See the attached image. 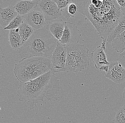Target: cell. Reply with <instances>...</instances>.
<instances>
[{
  "label": "cell",
  "instance_id": "cell-12",
  "mask_svg": "<svg viewBox=\"0 0 125 123\" xmlns=\"http://www.w3.org/2000/svg\"><path fill=\"white\" fill-rule=\"evenodd\" d=\"M66 23V22L64 21L62 19H56L50 22L46 29L59 40L62 37Z\"/></svg>",
  "mask_w": 125,
  "mask_h": 123
},
{
  "label": "cell",
  "instance_id": "cell-7",
  "mask_svg": "<svg viewBox=\"0 0 125 123\" xmlns=\"http://www.w3.org/2000/svg\"><path fill=\"white\" fill-rule=\"evenodd\" d=\"M38 7L47 21L58 19L62 16L61 10L53 0H39Z\"/></svg>",
  "mask_w": 125,
  "mask_h": 123
},
{
  "label": "cell",
  "instance_id": "cell-13",
  "mask_svg": "<svg viewBox=\"0 0 125 123\" xmlns=\"http://www.w3.org/2000/svg\"><path fill=\"white\" fill-rule=\"evenodd\" d=\"M14 7L9 6L4 8L0 9V22L1 26L4 28L7 27L9 24L18 15Z\"/></svg>",
  "mask_w": 125,
  "mask_h": 123
},
{
  "label": "cell",
  "instance_id": "cell-3",
  "mask_svg": "<svg viewBox=\"0 0 125 123\" xmlns=\"http://www.w3.org/2000/svg\"><path fill=\"white\" fill-rule=\"evenodd\" d=\"M58 42L46 29H40L34 31L18 52L22 59L51 57Z\"/></svg>",
  "mask_w": 125,
  "mask_h": 123
},
{
  "label": "cell",
  "instance_id": "cell-5",
  "mask_svg": "<svg viewBox=\"0 0 125 123\" xmlns=\"http://www.w3.org/2000/svg\"><path fill=\"white\" fill-rule=\"evenodd\" d=\"M66 47L65 72L82 71L90 66L89 50L85 45L77 44Z\"/></svg>",
  "mask_w": 125,
  "mask_h": 123
},
{
  "label": "cell",
  "instance_id": "cell-19",
  "mask_svg": "<svg viewBox=\"0 0 125 123\" xmlns=\"http://www.w3.org/2000/svg\"><path fill=\"white\" fill-rule=\"evenodd\" d=\"M18 28L19 33L24 43L27 41L35 31L30 26L25 23L22 24Z\"/></svg>",
  "mask_w": 125,
  "mask_h": 123
},
{
  "label": "cell",
  "instance_id": "cell-17",
  "mask_svg": "<svg viewBox=\"0 0 125 123\" xmlns=\"http://www.w3.org/2000/svg\"><path fill=\"white\" fill-rule=\"evenodd\" d=\"M78 7L73 0L72 3L68 5L66 7L61 10L62 15L68 20L70 18H74L78 12Z\"/></svg>",
  "mask_w": 125,
  "mask_h": 123
},
{
  "label": "cell",
  "instance_id": "cell-9",
  "mask_svg": "<svg viewBox=\"0 0 125 123\" xmlns=\"http://www.w3.org/2000/svg\"><path fill=\"white\" fill-rule=\"evenodd\" d=\"M105 77L111 79L115 83L121 84L125 81V70L118 61L111 62Z\"/></svg>",
  "mask_w": 125,
  "mask_h": 123
},
{
  "label": "cell",
  "instance_id": "cell-16",
  "mask_svg": "<svg viewBox=\"0 0 125 123\" xmlns=\"http://www.w3.org/2000/svg\"><path fill=\"white\" fill-rule=\"evenodd\" d=\"M125 30V13L122 14L119 18V23L114 31L111 33L107 40L108 44H112L113 40L120 35Z\"/></svg>",
  "mask_w": 125,
  "mask_h": 123
},
{
  "label": "cell",
  "instance_id": "cell-25",
  "mask_svg": "<svg viewBox=\"0 0 125 123\" xmlns=\"http://www.w3.org/2000/svg\"><path fill=\"white\" fill-rule=\"evenodd\" d=\"M123 97L124 99H125V87L123 90Z\"/></svg>",
  "mask_w": 125,
  "mask_h": 123
},
{
  "label": "cell",
  "instance_id": "cell-11",
  "mask_svg": "<svg viewBox=\"0 0 125 123\" xmlns=\"http://www.w3.org/2000/svg\"><path fill=\"white\" fill-rule=\"evenodd\" d=\"M105 49L106 48L99 46L91 53L92 61L97 69L110 63L107 60L108 55L104 52Z\"/></svg>",
  "mask_w": 125,
  "mask_h": 123
},
{
  "label": "cell",
  "instance_id": "cell-23",
  "mask_svg": "<svg viewBox=\"0 0 125 123\" xmlns=\"http://www.w3.org/2000/svg\"><path fill=\"white\" fill-rule=\"evenodd\" d=\"M118 61L125 70V51L119 54L118 57Z\"/></svg>",
  "mask_w": 125,
  "mask_h": 123
},
{
  "label": "cell",
  "instance_id": "cell-2",
  "mask_svg": "<svg viewBox=\"0 0 125 123\" xmlns=\"http://www.w3.org/2000/svg\"><path fill=\"white\" fill-rule=\"evenodd\" d=\"M56 72L52 69L32 81L20 83L17 93L20 101L35 106L39 101L43 102L44 98L50 102L57 100L60 86Z\"/></svg>",
  "mask_w": 125,
  "mask_h": 123
},
{
  "label": "cell",
  "instance_id": "cell-15",
  "mask_svg": "<svg viewBox=\"0 0 125 123\" xmlns=\"http://www.w3.org/2000/svg\"><path fill=\"white\" fill-rule=\"evenodd\" d=\"M18 32L19 28H18L10 30L9 34V44L12 49L18 51L25 43Z\"/></svg>",
  "mask_w": 125,
  "mask_h": 123
},
{
  "label": "cell",
  "instance_id": "cell-4",
  "mask_svg": "<svg viewBox=\"0 0 125 123\" xmlns=\"http://www.w3.org/2000/svg\"><path fill=\"white\" fill-rule=\"evenodd\" d=\"M52 68L51 57H33L23 58L16 64L14 72L20 83L30 81L50 71Z\"/></svg>",
  "mask_w": 125,
  "mask_h": 123
},
{
  "label": "cell",
  "instance_id": "cell-21",
  "mask_svg": "<svg viewBox=\"0 0 125 123\" xmlns=\"http://www.w3.org/2000/svg\"><path fill=\"white\" fill-rule=\"evenodd\" d=\"M113 123H125V105L117 111Z\"/></svg>",
  "mask_w": 125,
  "mask_h": 123
},
{
  "label": "cell",
  "instance_id": "cell-18",
  "mask_svg": "<svg viewBox=\"0 0 125 123\" xmlns=\"http://www.w3.org/2000/svg\"><path fill=\"white\" fill-rule=\"evenodd\" d=\"M112 44L113 49L118 53H121L125 51V30L113 40Z\"/></svg>",
  "mask_w": 125,
  "mask_h": 123
},
{
  "label": "cell",
  "instance_id": "cell-22",
  "mask_svg": "<svg viewBox=\"0 0 125 123\" xmlns=\"http://www.w3.org/2000/svg\"><path fill=\"white\" fill-rule=\"evenodd\" d=\"M53 0L56 3L59 9L60 10L66 7L68 5L73 1V0Z\"/></svg>",
  "mask_w": 125,
  "mask_h": 123
},
{
  "label": "cell",
  "instance_id": "cell-6",
  "mask_svg": "<svg viewBox=\"0 0 125 123\" xmlns=\"http://www.w3.org/2000/svg\"><path fill=\"white\" fill-rule=\"evenodd\" d=\"M81 37V32L76 24L66 22L64 31L58 42L66 46L78 44Z\"/></svg>",
  "mask_w": 125,
  "mask_h": 123
},
{
  "label": "cell",
  "instance_id": "cell-10",
  "mask_svg": "<svg viewBox=\"0 0 125 123\" xmlns=\"http://www.w3.org/2000/svg\"><path fill=\"white\" fill-rule=\"evenodd\" d=\"M23 16L25 23L30 26L35 31L44 28L46 24L44 15L41 11L33 10Z\"/></svg>",
  "mask_w": 125,
  "mask_h": 123
},
{
  "label": "cell",
  "instance_id": "cell-20",
  "mask_svg": "<svg viewBox=\"0 0 125 123\" xmlns=\"http://www.w3.org/2000/svg\"><path fill=\"white\" fill-rule=\"evenodd\" d=\"M24 16L18 15L3 30H12L19 28L21 25L24 23Z\"/></svg>",
  "mask_w": 125,
  "mask_h": 123
},
{
  "label": "cell",
  "instance_id": "cell-14",
  "mask_svg": "<svg viewBox=\"0 0 125 123\" xmlns=\"http://www.w3.org/2000/svg\"><path fill=\"white\" fill-rule=\"evenodd\" d=\"M38 5L39 1L21 0L16 3L14 7L18 15L24 16L33 10Z\"/></svg>",
  "mask_w": 125,
  "mask_h": 123
},
{
  "label": "cell",
  "instance_id": "cell-1",
  "mask_svg": "<svg viewBox=\"0 0 125 123\" xmlns=\"http://www.w3.org/2000/svg\"><path fill=\"white\" fill-rule=\"evenodd\" d=\"M75 3L78 12L93 24L103 39L102 44L105 45L123 14L117 0H75Z\"/></svg>",
  "mask_w": 125,
  "mask_h": 123
},
{
  "label": "cell",
  "instance_id": "cell-24",
  "mask_svg": "<svg viewBox=\"0 0 125 123\" xmlns=\"http://www.w3.org/2000/svg\"><path fill=\"white\" fill-rule=\"evenodd\" d=\"M109 64L108 65H105L102 66L101 67L99 68L100 71H104L106 73H107L109 68Z\"/></svg>",
  "mask_w": 125,
  "mask_h": 123
},
{
  "label": "cell",
  "instance_id": "cell-8",
  "mask_svg": "<svg viewBox=\"0 0 125 123\" xmlns=\"http://www.w3.org/2000/svg\"><path fill=\"white\" fill-rule=\"evenodd\" d=\"M67 49L65 46L58 43L51 57L52 69L56 72H65Z\"/></svg>",
  "mask_w": 125,
  "mask_h": 123
}]
</instances>
